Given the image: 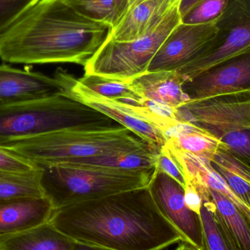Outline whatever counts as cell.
<instances>
[{
  "mask_svg": "<svg viewBox=\"0 0 250 250\" xmlns=\"http://www.w3.org/2000/svg\"><path fill=\"white\" fill-rule=\"evenodd\" d=\"M75 80L74 78L68 92L70 96L127 128L132 133L148 144L156 153L160 152L166 145L167 141L166 135L155 125L137 116L120 101L107 99L79 87L75 84Z\"/></svg>",
  "mask_w": 250,
  "mask_h": 250,
  "instance_id": "obj_13",
  "label": "cell"
},
{
  "mask_svg": "<svg viewBox=\"0 0 250 250\" xmlns=\"http://www.w3.org/2000/svg\"><path fill=\"white\" fill-rule=\"evenodd\" d=\"M81 16L108 25H117L127 7L129 0H60Z\"/></svg>",
  "mask_w": 250,
  "mask_h": 250,
  "instance_id": "obj_20",
  "label": "cell"
},
{
  "mask_svg": "<svg viewBox=\"0 0 250 250\" xmlns=\"http://www.w3.org/2000/svg\"><path fill=\"white\" fill-rule=\"evenodd\" d=\"M0 146L38 166L151 148L122 125L106 129H64L10 141Z\"/></svg>",
  "mask_w": 250,
  "mask_h": 250,
  "instance_id": "obj_5",
  "label": "cell"
},
{
  "mask_svg": "<svg viewBox=\"0 0 250 250\" xmlns=\"http://www.w3.org/2000/svg\"><path fill=\"white\" fill-rule=\"evenodd\" d=\"M148 189L160 212L185 242L204 250L201 217L187 207L183 187L171 176L155 169Z\"/></svg>",
  "mask_w": 250,
  "mask_h": 250,
  "instance_id": "obj_10",
  "label": "cell"
},
{
  "mask_svg": "<svg viewBox=\"0 0 250 250\" xmlns=\"http://www.w3.org/2000/svg\"><path fill=\"white\" fill-rule=\"evenodd\" d=\"M63 93H67V87L62 69H58L52 78L0 65V105L42 101Z\"/></svg>",
  "mask_w": 250,
  "mask_h": 250,
  "instance_id": "obj_12",
  "label": "cell"
},
{
  "mask_svg": "<svg viewBox=\"0 0 250 250\" xmlns=\"http://www.w3.org/2000/svg\"><path fill=\"white\" fill-rule=\"evenodd\" d=\"M119 125L68 93L60 94L42 101L0 105V146L64 129H106Z\"/></svg>",
  "mask_w": 250,
  "mask_h": 250,
  "instance_id": "obj_4",
  "label": "cell"
},
{
  "mask_svg": "<svg viewBox=\"0 0 250 250\" xmlns=\"http://www.w3.org/2000/svg\"><path fill=\"white\" fill-rule=\"evenodd\" d=\"M159 1L169 9L179 5L181 2V0H159Z\"/></svg>",
  "mask_w": 250,
  "mask_h": 250,
  "instance_id": "obj_35",
  "label": "cell"
},
{
  "mask_svg": "<svg viewBox=\"0 0 250 250\" xmlns=\"http://www.w3.org/2000/svg\"><path fill=\"white\" fill-rule=\"evenodd\" d=\"M230 0H201L188 14L182 18V23L202 24L214 23L224 13Z\"/></svg>",
  "mask_w": 250,
  "mask_h": 250,
  "instance_id": "obj_25",
  "label": "cell"
},
{
  "mask_svg": "<svg viewBox=\"0 0 250 250\" xmlns=\"http://www.w3.org/2000/svg\"><path fill=\"white\" fill-rule=\"evenodd\" d=\"M176 117L220 138L228 132L250 130V97L229 96L190 101L176 109Z\"/></svg>",
  "mask_w": 250,
  "mask_h": 250,
  "instance_id": "obj_8",
  "label": "cell"
},
{
  "mask_svg": "<svg viewBox=\"0 0 250 250\" xmlns=\"http://www.w3.org/2000/svg\"><path fill=\"white\" fill-rule=\"evenodd\" d=\"M175 250H200L196 247L191 245L189 242H180V245L176 248Z\"/></svg>",
  "mask_w": 250,
  "mask_h": 250,
  "instance_id": "obj_34",
  "label": "cell"
},
{
  "mask_svg": "<svg viewBox=\"0 0 250 250\" xmlns=\"http://www.w3.org/2000/svg\"><path fill=\"white\" fill-rule=\"evenodd\" d=\"M211 163L214 167L224 169L243 179L250 185V165L238 158L228 150H219Z\"/></svg>",
  "mask_w": 250,
  "mask_h": 250,
  "instance_id": "obj_27",
  "label": "cell"
},
{
  "mask_svg": "<svg viewBox=\"0 0 250 250\" xmlns=\"http://www.w3.org/2000/svg\"><path fill=\"white\" fill-rule=\"evenodd\" d=\"M54 208L46 197L22 196L0 201V237L48 223Z\"/></svg>",
  "mask_w": 250,
  "mask_h": 250,
  "instance_id": "obj_14",
  "label": "cell"
},
{
  "mask_svg": "<svg viewBox=\"0 0 250 250\" xmlns=\"http://www.w3.org/2000/svg\"><path fill=\"white\" fill-rule=\"evenodd\" d=\"M76 242L45 223L30 230L0 237V250H75Z\"/></svg>",
  "mask_w": 250,
  "mask_h": 250,
  "instance_id": "obj_18",
  "label": "cell"
},
{
  "mask_svg": "<svg viewBox=\"0 0 250 250\" xmlns=\"http://www.w3.org/2000/svg\"><path fill=\"white\" fill-rule=\"evenodd\" d=\"M41 170V166L32 160L0 146V171L15 174H30Z\"/></svg>",
  "mask_w": 250,
  "mask_h": 250,
  "instance_id": "obj_26",
  "label": "cell"
},
{
  "mask_svg": "<svg viewBox=\"0 0 250 250\" xmlns=\"http://www.w3.org/2000/svg\"><path fill=\"white\" fill-rule=\"evenodd\" d=\"M166 136L167 146L209 162L212 161L219 150H227V146L220 138L188 122H179L166 132Z\"/></svg>",
  "mask_w": 250,
  "mask_h": 250,
  "instance_id": "obj_17",
  "label": "cell"
},
{
  "mask_svg": "<svg viewBox=\"0 0 250 250\" xmlns=\"http://www.w3.org/2000/svg\"><path fill=\"white\" fill-rule=\"evenodd\" d=\"M184 189H185V201L187 207L191 211L200 216L203 201L199 192L192 184L188 182H186Z\"/></svg>",
  "mask_w": 250,
  "mask_h": 250,
  "instance_id": "obj_31",
  "label": "cell"
},
{
  "mask_svg": "<svg viewBox=\"0 0 250 250\" xmlns=\"http://www.w3.org/2000/svg\"><path fill=\"white\" fill-rule=\"evenodd\" d=\"M201 1V0H181L179 7L181 18H183L185 15L188 14Z\"/></svg>",
  "mask_w": 250,
  "mask_h": 250,
  "instance_id": "obj_32",
  "label": "cell"
},
{
  "mask_svg": "<svg viewBox=\"0 0 250 250\" xmlns=\"http://www.w3.org/2000/svg\"><path fill=\"white\" fill-rule=\"evenodd\" d=\"M217 33L215 23H181L171 31L151 60L147 71H176L198 57Z\"/></svg>",
  "mask_w": 250,
  "mask_h": 250,
  "instance_id": "obj_11",
  "label": "cell"
},
{
  "mask_svg": "<svg viewBox=\"0 0 250 250\" xmlns=\"http://www.w3.org/2000/svg\"><path fill=\"white\" fill-rule=\"evenodd\" d=\"M129 83L142 99L154 101L173 109L190 101L183 90L185 82L177 71H146Z\"/></svg>",
  "mask_w": 250,
  "mask_h": 250,
  "instance_id": "obj_16",
  "label": "cell"
},
{
  "mask_svg": "<svg viewBox=\"0 0 250 250\" xmlns=\"http://www.w3.org/2000/svg\"><path fill=\"white\" fill-rule=\"evenodd\" d=\"M110 31L60 0H37L0 35V59L13 64L84 67Z\"/></svg>",
  "mask_w": 250,
  "mask_h": 250,
  "instance_id": "obj_2",
  "label": "cell"
},
{
  "mask_svg": "<svg viewBox=\"0 0 250 250\" xmlns=\"http://www.w3.org/2000/svg\"><path fill=\"white\" fill-rule=\"evenodd\" d=\"M220 138L226 144L228 151L250 165V130L233 131Z\"/></svg>",
  "mask_w": 250,
  "mask_h": 250,
  "instance_id": "obj_28",
  "label": "cell"
},
{
  "mask_svg": "<svg viewBox=\"0 0 250 250\" xmlns=\"http://www.w3.org/2000/svg\"><path fill=\"white\" fill-rule=\"evenodd\" d=\"M201 217L204 250H236L216 214L211 198L202 199Z\"/></svg>",
  "mask_w": 250,
  "mask_h": 250,
  "instance_id": "obj_22",
  "label": "cell"
},
{
  "mask_svg": "<svg viewBox=\"0 0 250 250\" xmlns=\"http://www.w3.org/2000/svg\"><path fill=\"white\" fill-rule=\"evenodd\" d=\"M40 166L42 192L54 209L147 188L155 170L75 163Z\"/></svg>",
  "mask_w": 250,
  "mask_h": 250,
  "instance_id": "obj_3",
  "label": "cell"
},
{
  "mask_svg": "<svg viewBox=\"0 0 250 250\" xmlns=\"http://www.w3.org/2000/svg\"><path fill=\"white\" fill-rule=\"evenodd\" d=\"M214 23L217 33L207 48L176 70L185 83L250 48V0H230Z\"/></svg>",
  "mask_w": 250,
  "mask_h": 250,
  "instance_id": "obj_7",
  "label": "cell"
},
{
  "mask_svg": "<svg viewBox=\"0 0 250 250\" xmlns=\"http://www.w3.org/2000/svg\"><path fill=\"white\" fill-rule=\"evenodd\" d=\"M173 8H167L159 0H129L123 16L111 28L107 39L123 42L144 36Z\"/></svg>",
  "mask_w": 250,
  "mask_h": 250,
  "instance_id": "obj_15",
  "label": "cell"
},
{
  "mask_svg": "<svg viewBox=\"0 0 250 250\" xmlns=\"http://www.w3.org/2000/svg\"></svg>",
  "mask_w": 250,
  "mask_h": 250,
  "instance_id": "obj_36",
  "label": "cell"
},
{
  "mask_svg": "<svg viewBox=\"0 0 250 250\" xmlns=\"http://www.w3.org/2000/svg\"><path fill=\"white\" fill-rule=\"evenodd\" d=\"M190 101L250 97V48L183 84Z\"/></svg>",
  "mask_w": 250,
  "mask_h": 250,
  "instance_id": "obj_9",
  "label": "cell"
},
{
  "mask_svg": "<svg viewBox=\"0 0 250 250\" xmlns=\"http://www.w3.org/2000/svg\"><path fill=\"white\" fill-rule=\"evenodd\" d=\"M41 170L30 174L0 171V201L15 197L44 196L41 186Z\"/></svg>",
  "mask_w": 250,
  "mask_h": 250,
  "instance_id": "obj_24",
  "label": "cell"
},
{
  "mask_svg": "<svg viewBox=\"0 0 250 250\" xmlns=\"http://www.w3.org/2000/svg\"><path fill=\"white\" fill-rule=\"evenodd\" d=\"M49 223L75 242L111 250H164L185 242L148 187L55 208Z\"/></svg>",
  "mask_w": 250,
  "mask_h": 250,
  "instance_id": "obj_1",
  "label": "cell"
},
{
  "mask_svg": "<svg viewBox=\"0 0 250 250\" xmlns=\"http://www.w3.org/2000/svg\"><path fill=\"white\" fill-rule=\"evenodd\" d=\"M179 6L170 10L146 35L129 41L105 40L84 66V75L130 82L147 71L153 57L171 31L181 23Z\"/></svg>",
  "mask_w": 250,
  "mask_h": 250,
  "instance_id": "obj_6",
  "label": "cell"
},
{
  "mask_svg": "<svg viewBox=\"0 0 250 250\" xmlns=\"http://www.w3.org/2000/svg\"><path fill=\"white\" fill-rule=\"evenodd\" d=\"M75 84L103 98L113 101L144 100L134 90L129 82L114 80L95 75H84L81 79H76Z\"/></svg>",
  "mask_w": 250,
  "mask_h": 250,
  "instance_id": "obj_23",
  "label": "cell"
},
{
  "mask_svg": "<svg viewBox=\"0 0 250 250\" xmlns=\"http://www.w3.org/2000/svg\"><path fill=\"white\" fill-rule=\"evenodd\" d=\"M37 0H0V35Z\"/></svg>",
  "mask_w": 250,
  "mask_h": 250,
  "instance_id": "obj_29",
  "label": "cell"
},
{
  "mask_svg": "<svg viewBox=\"0 0 250 250\" xmlns=\"http://www.w3.org/2000/svg\"><path fill=\"white\" fill-rule=\"evenodd\" d=\"M75 250H111L101 248V247L93 246V245H86L76 242Z\"/></svg>",
  "mask_w": 250,
  "mask_h": 250,
  "instance_id": "obj_33",
  "label": "cell"
},
{
  "mask_svg": "<svg viewBox=\"0 0 250 250\" xmlns=\"http://www.w3.org/2000/svg\"><path fill=\"white\" fill-rule=\"evenodd\" d=\"M216 214L236 250H250V225L233 203L216 191L208 189Z\"/></svg>",
  "mask_w": 250,
  "mask_h": 250,
  "instance_id": "obj_19",
  "label": "cell"
},
{
  "mask_svg": "<svg viewBox=\"0 0 250 250\" xmlns=\"http://www.w3.org/2000/svg\"><path fill=\"white\" fill-rule=\"evenodd\" d=\"M155 169L171 176L185 188L186 185L185 175L176 159L166 145L157 154Z\"/></svg>",
  "mask_w": 250,
  "mask_h": 250,
  "instance_id": "obj_30",
  "label": "cell"
},
{
  "mask_svg": "<svg viewBox=\"0 0 250 250\" xmlns=\"http://www.w3.org/2000/svg\"><path fill=\"white\" fill-rule=\"evenodd\" d=\"M157 154L152 148H146L110 155L79 159L66 163L96 165L129 170H154Z\"/></svg>",
  "mask_w": 250,
  "mask_h": 250,
  "instance_id": "obj_21",
  "label": "cell"
}]
</instances>
